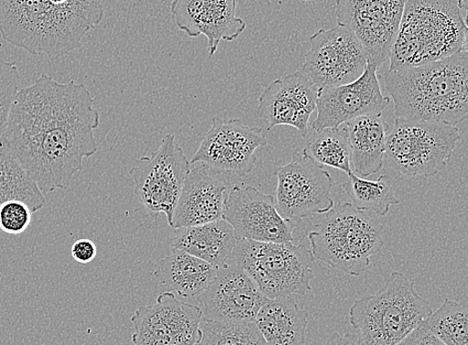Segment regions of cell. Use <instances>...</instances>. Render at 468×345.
Segmentation results:
<instances>
[{"label": "cell", "mask_w": 468, "mask_h": 345, "mask_svg": "<svg viewBox=\"0 0 468 345\" xmlns=\"http://www.w3.org/2000/svg\"><path fill=\"white\" fill-rule=\"evenodd\" d=\"M101 124L84 84L42 73L18 90L0 141L43 193L69 190L85 158L97 153Z\"/></svg>", "instance_id": "obj_1"}, {"label": "cell", "mask_w": 468, "mask_h": 345, "mask_svg": "<svg viewBox=\"0 0 468 345\" xmlns=\"http://www.w3.org/2000/svg\"><path fill=\"white\" fill-rule=\"evenodd\" d=\"M103 16V0H0V36L31 56L57 58L79 49Z\"/></svg>", "instance_id": "obj_2"}, {"label": "cell", "mask_w": 468, "mask_h": 345, "mask_svg": "<svg viewBox=\"0 0 468 345\" xmlns=\"http://www.w3.org/2000/svg\"><path fill=\"white\" fill-rule=\"evenodd\" d=\"M396 118L457 126L468 117V51L416 68L388 70Z\"/></svg>", "instance_id": "obj_3"}, {"label": "cell", "mask_w": 468, "mask_h": 345, "mask_svg": "<svg viewBox=\"0 0 468 345\" xmlns=\"http://www.w3.org/2000/svg\"><path fill=\"white\" fill-rule=\"evenodd\" d=\"M467 0H407L389 69L416 68L467 50Z\"/></svg>", "instance_id": "obj_4"}, {"label": "cell", "mask_w": 468, "mask_h": 345, "mask_svg": "<svg viewBox=\"0 0 468 345\" xmlns=\"http://www.w3.org/2000/svg\"><path fill=\"white\" fill-rule=\"evenodd\" d=\"M427 298L404 274L395 272L373 296L358 298L350 322L363 345H398L432 314Z\"/></svg>", "instance_id": "obj_5"}, {"label": "cell", "mask_w": 468, "mask_h": 345, "mask_svg": "<svg viewBox=\"0 0 468 345\" xmlns=\"http://www.w3.org/2000/svg\"><path fill=\"white\" fill-rule=\"evenodd\" d=\"M325 214L308 236L314 260L347 275H363L371 266V257L384 246V222L352 203Z\"/></svg>", "instance_id": "obj_6"}, {"label": "cell", "mask_w": 468, "mask_h": 345, "mask_svg": "<svg viewBox=\"0 0 468 345\" xmlns=\"http://www.w3.org/2000/svg\"><path fill=\"white\" fill-rule=\"evenodd\" d=\"M232 258L267 298L304 295L312 290L314 257L304 246L237 238Z\"/></svg>", "instance_id": "obj_7"}, {"label": "cell", "mask_w": 468, "mask_h": 345, "mask_svg": "<svg viewBox=\"0 0 468 345\" xmlns=\"http://www.w3.org/2000/svg\"><path fill=\"white\" fill-rule=\"evenodd\" d=\"M460 141L457 126L396 118L388 135L385 160L400 174L430 178L448 166Z\"/></svg>", "instance_id": "obj_8"}, {"label": "cell", "mask_w": 468, "mask_h": 345, "mask_svg": "<svg viewBox=\"0 0 468 345\" xmlns=\"http://www.w3.org/2000/svg\"><path fill=\"white\" fill-rule=\"evenodd\" d=\"M190 162L176 137L168 134L151 156L141 157L138 165L130 170L135 184V196L141 204L156 215L165 214L172 228L174 210L190 171Z\"/></svg>", "instance_id": "obj_9"}, {"label": "cell", "mask_w": 468, "mask_h": 345, "mask_svg": "<svg viewBox=\"0 0 468 345\" xmlns=\"http://www.w3.org/2000/svg\"><path fill=\"white\" fill-rule=\"evenodd\" d=\"M277 209L282 218L299 223L333 210L335 182L330 172L304 151H295L287 165L275 169Z\"/></svg>", "instance_id": "obj_10"}, {"label": "cell", "mask_w": 468, "mask_h": 345, "mask_svg": "<svg viewBox=\"0 0 468 345\" xmlns=\"http://www.w3.org/2000/svg\"><path fill=\"white\" fill-rule=\"evenodd\" d=\"M367 52L352 31L336 26L310 37V49L300 71L318 89L360 78L367 66Z\"/></svg>", "instance_id": "obj_11"}, {"label": "cell", "mask_w": 468, "mask_h": 345, "mask_svg": "<svg viewBox=\"0 0 468 345\" xmlns=\"http://www.w3.org/2000/svg\"><path fill=\"white\" fill-rule=\"evenodd\" d=\"M407 0H336L337 26L352 31L368 61L379 68L389 59Z\"/></svg>", "instance_id": "obj_12"}, {"label": "cell", "mask_w": 468, "mask_h": 345, "mask_svg": "<svg viewBox=\"0 0 468 345\" xmlns=\"http://www.w3.org/2000/svg\"><path fill=\"white\" fill-rule=\"evenodd\" d=\"M267 143L262 128L248 126L239 120L215 117L190 164L201 163L218 172L246 177L256 166L257 150Z\"/></svg>", "instance_id": "obj_13"}, {"label": "cell", "mask_w": 468, "mask_h": 345, "mask_svg": "<svg viewBox=\"0 0 468 345\" xmlns=\"http://www.w3.org/2000/svg\"><path fill=\"white\" fill-rule=\"evenodd\" d=\"M203 310L178 300L171 292L156 303L139 307L132 318L134 345H197L202 339Z\"/></svg>", "instance_id": "obj_14"}, {"label": "cell", "mask_w": 468, "mask_h": 345, "mask_svg": "<svg viewBox=\"0 0 468 345\" xmlns=\"http://www.w3.org/2000/svg\"><path fill=\"white\" fill-rule=\"evenodd\" d=\"M223 219L238 239L264 243H292L295 223L280 214L273 196L248 185L227 192Z\"/></svg>", "instance_id": "obj_15"}, {"label": "cell", "mask_w": 468, "mask_h": 345, "mask_svg": "<svg viewBox=\"0 0 468 345\" xmlns=\"http://www.w3.org/2000/svg\"><path fill=\"white\" fill-rule=\"evenodd\" d=\"M378 69L367 61L362 77L354 82L319 89L318 116L311 124L313 131L337 128L360 116L383 113L390 99L380 89Z\"/></svg>", "instance_id": "obj_16"}, {"label": "cell", "mask_w": 468, "mask_h": 345, "mask_svg": "<svg viewBox=\"0 0 468 345\" xmlns=\"http://www.w3.org/2000/svg\"><path fill=\"white\" fill-rule=\"evenodd\" d=\"M203 319L255 321L267 298L254 280L236 263L218 267L213 282L198 297Z\"/></svg>", "instance_id": "obj_17"}, {"label": "cell", "mask_w": 468, "mask_h": 345, "mask_svg": "<svg viewBox=\"0 0 468 345\" xmlns=\"http://www.w3.org/2000/svg\"><path fill=\"white\" fill-rule=\"evenodd\" d=\"M319 89L300 70L270 83L258 101L260 120L271 128H296L302 137L308 133L312 114L317 110Z\"/></svg>", "instance_id": "obj_18"}, {"label": "cell", "mask_w": 468, "mask_h": 345, "mask_svg": "<svg viewBox=\"0 0 468 345\" xmlns=\"http://www.w3.org/2000/svg\"><path fill=\"white\" fill-rule=\"evenodd\" d=\"M210 171L203 164L190 169L173 213L172 229L223 219L229 187Z\"/></svg>", "instance_id": "obj_19"}, {"label": "cell", "mask_w": 468, "mask_h": 345, "mask_svg": "<svg viewBox=\"0 0 468 345\" xmlns=\"http://www.w3.org/2000/svg\"><path fill=\"white\" fill-rule=\"evenodd\" d=\"M173 230V250L201 258L216 267L232 258L237 236L233 226L224 219Z\"/></svg>", "instance_id": "obj_20"}, {"label": "cell", "mask_w": 468, "mask_h": 345, "mask_svg": "<svg viewBox=\"0 0 468 345\" xmlns=\"http://www.w3.org/2000/svg\"><path fill=\"white\" fill-rule=\"evenodd\" d=\"M351 162L356 176L367 178L382 170L388 124L382 113L367 114L346 123Z\"/></svg>", "instance_id": "obj_21"}, {"label": "cell", "mask_w": 468, "mask_h": 345, "mask_svg": "<svg viewBox=\"0 0 468 345\" xmlns=\"http://www.w3.org/2000/svg\"><path fill=\"white\" fill-rule=\"evenodd\" d=\"M255 323L269 345H306L309 312L291 297L267 298Z\"/></svg>", "instance_id": "obj_22"}, {"label": "cell", "mask_w": 468, "mask_h": 345, "mask_svg": "<svg viewBox=\"0 0 468 345\" xmlns=\"http://www.w3.org/2000/svg\"><path fill=\"white\" fill-rule=\"evenodd\" d=\"M218 267L201 258L173 250L160 262L155 276L168 292L182 298L199 297L213 282Z\"/></svg>", "instance_id": "obj_23"}, {"label": "cell", "mask_w": 468, "mask_h": 345, "mask_svg": "<svg viewBox=\"0 0 468 345\" xmlns=\"http://www.w3.org/2000/svg\"><path fill=\"white\" fill-rule=\"evenodd\" d=\"M236 9L237 0H202L200 32L208 42L209 57L214 56L222 40L232 41L246 29Z\"/></svg>", "instance_id": "obj_24"}, {"label": "cell", "mask_w": 468, "mask_h": 345, "mask_svg": "<svg viewBox=\"0 0 468 345\" xmlns=\"http://www.w3.org/2000/svg\"><path fill=\"white\" fill-rule=\"evenodd\" d=\"M10 200L26 203L32 213L41 210L47 203L37 183L0 141V206Z\"/></svg>", "instance_id": "obj_25"}, {"label": "cell", "mask_w": 468, "mask_h": 345, "mask_svg": "<svg viewBox=\"0 0 468 345\" xmlns=\"http://www.w3.org/2000/svg\"><path fill=\"white\" fill-rule=\"evenodd\" d=\"M347 176L344 190L358 210L374 213L382 218L391 206L400 204L387 175L371 181L356 176L352 171Z\"/></svg>", "instance_id": "obj_26"}, {"label": "cell", "mask_w": 468, "mask_h": 345, "mask_svg": "<svg viewBox=\"0 0 468 345\" xmlns=\"http://www.w3.org/2000/svg\"><path fill=\"white\" fill-rule=\"evenodd\" d=\"M343 127L325 128L322 131H314L309 138L304 153L322 166L341 170L350 174L351 147L346 124Z\"/></svg>", "instance_id": "obj_27"}, {"label": "cell", "mask_w": 468, "mask_h": 345, "mask_svg": "<svg viewBox=\"0 0 468 345\" xmlns=\"http://www.w3.org/2000/svg\"><path fill=\"white\" fill-rule=\"evenodd\" d=\"M432 336L444 345H467L468 307L463 303L445 299L441 307L421 322Z\"/></svg>", "instance_id": "obj_28"}, {"label": "cell", "mask_w": 468, "mask_h": 345, "mask_svg": "<svg viewBox=\"0 0 468 345\" xmlns=\"http://www.w3.org/2000/svg\"><path fill=\"white\" fill-rule=\"evenodd\" d=\"M197 345H269L255 321L203 319L202 339Z\"/></svg>", "instance_id": "obj_29"}, {"label": "cell", "mask_w": 468, "mask_h": 345, "mask_svg": "<svg viewBox=\"0 0 468 345\" xmlns=\"http://www.w3.org/2000/svg\"><path fill=\"white\" fill-rule=\"evenodd\" d=\"M20 72L15 62L0 58V138H2L7 118L19 90Z\"/></svg>", "instance_id": "obj_30"}, {"label": "cell", "mask_w": 468, "mask_h": 345, "mask_svg": "<svg viewBox=\"0 0 468 345\" xmlns=\"http://www.w3.org/2000/svg\"><path fill=\"white\" fill-rule=\"evenodd\" d=\"M170 12L179 30L191 38L201 36L202 0H173Z\"/></svg>", "instance_id": "obj_31"}, {"label": "cell", "mask_w": 468, "mask_h": 345, "mask_svg": "<svg viewBox=\"0 0 468 345\" xmlns=\"http://www.w3.org/2000/svg\"><path fill=\"white\" fill-rule=\"evenodd\" d=\"M32 213L27 204L10 200L0 206V230L8 235L24 234L31 224Z\"/></svg>", "instance_id": "obj_32"}, {"label": "cell", "mask_w": 468, "mask_h": 345, "mask_svg": "<svg viewBox=\"0 0 468 345\" xmlns=\"http://www.w3.org/2000/svg\"><path fill=\"white\" fill-rule=\"evenodd\" d=\"M97 255L95 244L89 239L76 241L71 247V256L74 260L80 264L92 262Z\"/></svg>", "instance_id": "obj_33"}, {"label": "cell", "mask_w": 468, "mask_h": 345, "mask_svg": "<svg viewBox=\"0 0 468 345\" xmlns=\"http://www.w3.org/2000/svg\"><path fill=\"white\" fill-rule=\"evenodd\" d=\"M398 345H444L435 339L431 332L420 326Z\"/></svg>", "instance_id": "obj_34"}, {"label": "cell", "mask_w": 468, "mask_h": 345, "mask_svg": "<svg viewBox=\"0 0 468 345\" xmlns=\"http://www.w3.org/2000/svg\"><path fill=\"white\" fill-rule=\"evenodd\" d=\"M324 345H363L357 333L335 332Z\"/></svg>", "instance_id": "obj_35"}, {"label": "cell", "mask_w": 468, "mask_h": 345, "mask_svg": "<svg viewBox=\"0 0 468 345\" xmlns=\"http://www.w3.org/2000/svg\"><path fill=\"white\" fill-rule=\"evenodd\" d=\"M303 2H312V0H303Z\"/></svg>", "instance_id": "obj_36"}, {"label": "cell", "mask_w": 468, "mask_h": 345, "mask_svg": "<svg viewBox=\"0 0 468 345\" xmlns=\"http://www.w3.org/2000/svg\"><path fill=\"white\" fill-rule=\"evenodd\" d=\"M0 278H3V275H2V273H0Z\"/></svg>", "instance_id": "obj_37"}]
</instances>
